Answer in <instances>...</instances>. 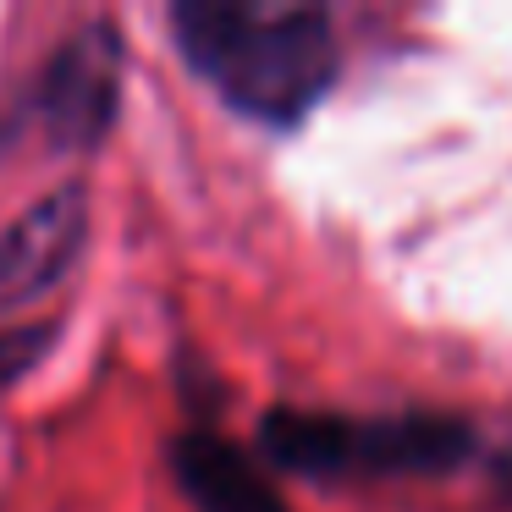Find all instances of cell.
Returning <instances> with one entry per match:
<instances>
[{"mask_svg": "<svg viewBox=\"0 0 512 512\" xmlns=\"http://www.w3.org/2000/svg\"><path fill=\"white\" fill-rule=\"evenodd\" d=\"M50 325H17V331H0V386H12L23 369H34L50 347Z\"/></svg>", "mask_w": 512, "mask_h": 512, "instance_id": "8992f818", "label": "cell"}, {"mask_svg": "<svg viewBox=\"0 0 512 512\" xmlns=\"http://www.w3.org/2000/svg\"><path fill=\"white\" fill-rule=\"evenodd\" d=\"M259 441L281 468L309 479L342 474H446L474 452V430L446 413H397V419H342V413L276 408Z\"/></svg>", "mask_w": 512, "mask_h": 512, "instance_id": "7a4b0ae2", "label": "cell"}, {"mask_svg": "<svg viewBox=\"0 0 512 512\" xmlns=\"http://www.w3.org/2000/svg\"><path fill=\"white\" fill-rule=\"evenodd\" d=\"M116 78H122V45L111 28H83L61 56L50 61L39 111L61 144H100L116 111Z\"/></svg>", "mask_w": 512, "mask_h": 512, "instance_id": "277c9868", "label": "cell"}, {"mask_svg": "<svg viewBox=\"0 0 512 512\" xmlns=\"http://www.w3.org/2000/svg\"><path fill=\"white\" fill-rule=\"evenodd\" d=\"M171 468H177L182 496L199 512H287V501L259 474L254 457L215 435H182L171 446Z\"/></svg>", "mask_w": 512, "mask_h": 512, "instance_id": "5b68a950", "label": "cell"}, {"mask_svg": "<svg viewBox=\"0 0 512 512\" xmlns=\"http://www.w3.org/2000/svg\"><path fill=\"white\" fill-rule=\"evenodd\" d=\"M171 28L188 67L254 122H303L336 83V34L314 6L182 0Z\"/></svg>", "mask_w": 512, "mask_h": 512, "instance_id": "6da1fadb", "label": "cell"}, {"mask_svg": "<svg viewBox=\"0 0 512 512\" xmlns=\"http://www.w3.org/2000/svg\"><path fill=\"white\" fill-rule=\"evenodd\" d=\"M89 232V193L56 188L23 210L0 237V303H28L72 270Z\"/></svg>", "mask_w": 512, "mask_h": 512, "instance_id": "3957f363", "label": "cell"}]
</instances>
